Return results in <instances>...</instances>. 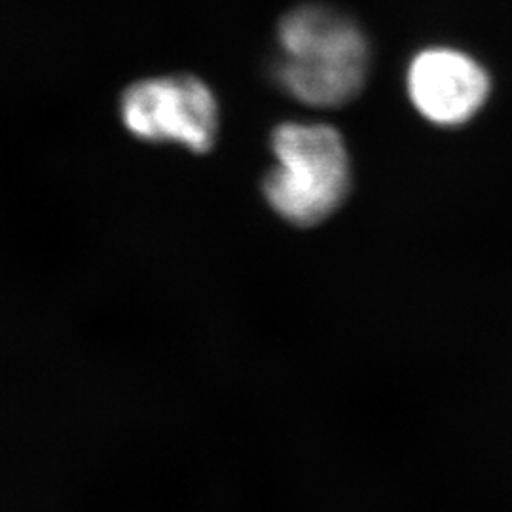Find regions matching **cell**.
Here are the masks:
<instances>
[{"instance_id": "3957f363", "label": "cell", "mask_w": 512, "mask_h": 512, "mask_svg": "<svg viewBox=\"0 0 512 512\" xmlns=\"http://www.w3.org/2000/svg\"><path fill=\"white\" fill-rule=\"evenodd\" d=\"M129 131L154 143H177L207 152L219 131V107L211 90L194 76L154 78L131 86L122 99Z\"/></svg>"}, {"instance_id": "6da1fadb", "label": "cell", "mask_w": 512, "mask_h": 512, "mask_svg": "<svg viewBox=\"0 0 512 512\" xmlns=\"http://www.w3.org/2000/svg\"><path fill=\"white\" fill-rule=\"evenodd\" d=\"M281 86L302 103L338 107L365 84L368 46L359 27L327 6H300L281 19Z\"/></svg>"}, {"instance_id": "277c9868", "label": "cell", "mask_w": 512, "mask_h": 512, "mask_svg": "<svg viewBox=\"0 0 512 512\" xmlns=\"http://www.w3.org/2000/svg\"><path fill=\"white\" fill-rule=\"evenodd\" d=\"M490 92L484 69L448 48L418 55L408 71V93L416 109L440 126H458L480 109Z\"/></svg>"}, {"instance_id": "7a4b0ae2", "label": "cell", "mask_w": 512, "mask_h": 512, "mask_svg": "<svg viewBox=\"0 0 512 512\" xmlns=\"http://www.w3.org/2000/svg\"><path fill=\"white\" fill-rule=\"evenodd\" d=\"M274 169L264 196L281 219L310 228L342 205L349 190V158L340 133L321 124H283L272 135Z\"/></svg>"}]
</instances>
